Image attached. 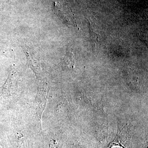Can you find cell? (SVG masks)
<instances>
[{"label": "cell", "mask_w": 148, "mask_h": 148, "mask_svg": "<svg viewBox=\"0 0 148 148\" xmlns=\"http://www.w3.org/2000/svg\"><path fill=\"white\" fill-rule=\"evenodd\" d=\"M49 88L47 84L43 85L42 87H40L38 89V94L36 101V110L39 115L41 118V116L44 110L47 103L48 94Z\"/></svg>", "instance_id": "1"}, {"label": "cell", "mask_w": 148, "mask_h": 148, "mask_svg": "<svg viewBox=\"0 0 148 148\" xmlns=\"http://www.w3.org/2000/svg\"><path fill=\"white\" fill-rule=\"evenodd\" d=\"M22 48L27 56L28 65L30 66L35 73H38L40 62L39 58L38 57L37 53L26 45L22 46Z\"/></svg>", "instance_id": "2"}, {"label": "cell", "mask_w": 148, "mask_h": 148, "mask_svg": "<svg viewBox=\"0 0 148 148\" xmlns=\"http://www.w3.org/2000/svg\"><path fill=\"white\" fill-rule=\"evenodd\" d=\"M63 62L70 67H73L75 63V56L73 53L71 51L67 52L64 56Z\"/></svg>", "instance_id": "3"}]
</instances>
